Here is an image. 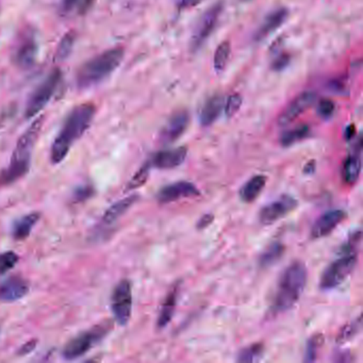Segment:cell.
<instances>
[{"instance_id":"cell-1","label":"cell","mask_w":363,"mask_h":363,"mask_svg":"<svg viewBox=\"0 0 363 363\" xmlns=\"http://www.w3.org/2000/svg\"><path fill=\"white\" fill-rule=\"evenodd\" d=\"M95 111L93 104H83L69 112L52 145L50 161L52 164H59L64 160L71 146L89 129Z\"/></svg>"},{"instance_id":"cell-2","label":"cell","mask_w":363,"mask_h":363,"mask_svg":"<svg viewBox=\"0 0 363 363\" xmlns=\"http://www.w3.org/2000/svg\"><path fill=\"white\" fill-rule=\"evenodd\" d=\"M44 124V116H38L16 143L9 166L0 173V185H9L29 172L32 150Z\"/></svg>"},{"instance_id":"cell-3","label":"cell","mask_w":363,"mask_h":363,"mask_svg":"<svg viewBox=\"0 0 363 363\" xmlns=\"http://www.w3.org/2000/svg\"><path fill=\"white\" fill-rule=\"evenodd\" d=\"M307 277V268L299 261H295L285 269L279 279L278 287L273 301V313H283L299 301L305 290Z\"/></svg>"},{"instance_id":"cell-4","label":"cell","mask_w":363,"mask_h":363,"mask_svg":"<svg viewBox=\"0 0 363 363\" xmlns=\"http://www.w3.org/2000/svg\"><path fill=\"white\" fill-rule=\"evenodd\" d=\"M125 56L122 47H115L90 59L77 73V85L81 89L94 87L113 74Z\"/></svg>"},{"instance_id":"cell-5","label":"cell","mask_w":363,"mask_h":363,"mask_svg":"<svg viewBox=\"0 0 363 363\" xmlns=\"http://www.w3.org/2000/svg\"><path fill=\"white\" fill-rule=\"evenodd\" d=\"M113 323L111 321L103 322L99 325L91 328L87 332H83L71 339V341L65 346L63 350V357L66 360H75L79 357L83 356L92 350L111 332Z\"/></svg>"},{"instance_id":"cell-6","label":"cell","mask_w":363,"mask_h":363,"mask_svg":"<svg viewBox=\"0 0 363 363\" xmlns=\"http://www.w3.org/2000/svg\"><path fill=\"white\" fill-rule=\"evenodd\" d=\"M62 80V71L56 69L50 71V75L32 92L26 106L25 116L32 118L38 115L47 104L50 103L52 96L56 93L59 85Z\"/></svg>"},{"instance_id":"cell-7","label":"cell","mask_w":363,"mask_h":363,"mask_svg":"<svg viewBox=\"0 0 363 363\" xmlns=\"http://www.w3.org/2000/svg\"><path fill=\"white\" fill-rule=\"evenodd\" d=\"M357 263V255H343L330 263L320 279V287L329 291L343 283L352 274Z\"/></svg>"},{"instance_id":"cell-8","label":"cell","mask_w":363,"mask_h":363,"mask_svg":"<svg viewBox=\"0 0 363 363\" xmlns=\"http://www.w3.org/2000/svg\"><path fill=\"white\" fill-rule=\"evenodd\" d=\"M224 11V3L223 1H218V3L212 5L205 13L201 15L199 18V22L195 26L194 31H193V36H192L191 43V50L192 52H197L205 44L206 41L211 36L212 32L219 22L220 17H221L222 13Z\"/></svg>"},{"instance_id":"cell-9","label":"cell","mask_w":363,"mask_h":363,"mask_svg":"<svg viewBox=\"0 0 363 363\" xmlns=\"http://www.w3.org/2000/svg\"><path fill=\"white\" fill-rule=\"evenodd\" d=\"M112 311L114 319L120 325H127L132 312L131 283L127 279L120 280L114 287L112 293Z\"/></svg>"},{"instance_id":"cell-10","label":"cell","mask_w":363,"mask_h":363,"mask_svg":"<svg viewBox=\"0 0 363 363\" xmlns=\"http://www.w3.org/2000/svg\"><path fill=\"white\" fill-rule=\"evenodd\" d=\"M297 207V201L290 195H283L277 201L269 204L261 209L259 221L262 225H272L280 221Z\"/></svg>"},{"instance_id":"cell-11","label":"cell","mask_w":363,"mask_h":363,"mask_svg":"<svg viewBox=\"0 0 363 363\" xmlns=\"http://www.w3.org/2000/svg\"><path fill=\"white\" fill-rule=\"evenodd\" d=\"M199 191L194 183L189 181H177L159 190L157 199L161 204L174 203L181 199L199 197Z\"/></svg>"},{"instance_id":"cell-12","label":"cell","mask_w":363,"mask_h":363,"mask_svg":"<svg viewBox=\"0 0 363 363\" xmlns=\"http://www.w3.org/2000/svg\"><path fill=\"white\" fill-rule=\"evenodd\" d=\"M317 99V95L313 92H304L297 99H293L285 111L279 116L278 123L281 126H287L297 120L306 110L309 109Z\"/></svg>"},{"instance_id":"cell-13","label":"cell","mask_w":363,"mask_h":363,"mask_svg":"<svg viewBox=\"0 0 363 363\" xmlns=\"http://www.w3.org/2000/svg\"><path fill=\"white\" fill-rule=\"evenodd\" d=\"M190 123V115L185 110L175 112L167 120L166 125L161 131L160 138L164 144H171L180 138L187 129Z\"/></svg>"},{"instance_id":"cell-14","label":"cell","mask_w":363,"mask_h":363,"mask_svg":"<svg viewBox=\"0 0 363 363\" xmlns=\"http://www.w3.org/2000/svg\"><path fill=\"white\" fill-rule=\"evenodd\" d=\"M346 213L343 210H332L320 216L311 229L312 239H321L332 234L342 222L346 220Z\"/></svg>"},{"instance_id":"cell-15","label":"cell","mask_w":363,"mask_h":363,"mask_svg":"<svg viewBox=\"0 0 363 363\" xmlns=\"http://www.w3.org/2000/svg\"><path fill=\"white\" fill-rule=\"evenodd\" d=\"M29 292V283L22 277H11L0 283V301L12 303L18 301Z\"/></svg>"},{"instance_id":"cell-16","label":"cell","mask_w":363,"mask_h":363,"mask_svg":"<svg viewBox=\"0 0 363 363\" xmlns=\"http://www.w3.org/2000/svg\"><path fill=\"white\" fill-rule=\"evenodd\" d=\"M187 156V148H177L173 150H162L157 152L150 164L160 169H172L183 164Z\"/></svg>"},{"instance_id":"cell-17","label":"cell","mask_w":363,"mask_h":363,"mask_svg":"<svg viewBox=\"0 0 363 363\" xmlns=\"http://www.w3.org/2000/svg\"><path fill=\"white\" fill-rule=\"evenodd\" d=\"M361 148H362V142L359 138L358 142L355 144L354 150L350 152L342 165V178L348 185H354L360 176Z\"/></svg>"},{"instance_id":"cell-18","label":"cell","mask_w":363,"mask_h":363,"mask_svg":"<svg viewBox=\"0 0 363 363\" xmlns=\"http://www.w3.org/2000/svg\"><path fill=\"white\" fill-rule=\"evenodd\" d=\"M289 11L285 8H278L271 12L263 20L259 29L255 34L256 41H263L271 34H274L277 29L283 26V22L287 20Z\"/></svg>"},{"instance_id":"cell-19","label":"cell","mask_w":363,"mask_h":363,"mask_svg":"<svg viewBox=\"0 0 363 363\" xmlns=\"http://www.w3.org/2000/svg\"><path fill=\"white\" fill-rule=\"evenodd\" d=\"M36 43L32 36H26L18 45L17 50L14 54V61L22 69L31 66L36 60Z\"/></svg>"},{"instance_id":"cell-20","label":"cell","mask_w":363,"mask_h":363,"mask_svg":"<svg viewBox=\"0 0 363 363\" xmlns=\"http://www.w3.org/2000/svg\"><path fill=\"white\" fill-rule=\"evenodd\" d=\"M223 109V96L214 95L210 97V99L206 101L203 108H201V115H199V120H201V125L205 126V127L212 125V124L218 120V118H219Z\"/></svg>"},{"instance_id":"cell-21","label":"cell","mask_w":363,"mask_h":363,"mask_svg":"<svg viewBox=\"0 0 363 363\" xmlns=\"http://www.w3.org/2000/svg\"><path fill=\"white\" fill-rule=\"evenodd\" d=\"M138 199H140L138 195L132 194L112 205L104 214L103 220H101L104 225H112V224L115 223L138 201Z\"/></svg>"},{"instance_id":"cell-22","label":"cell","mask_w":363,"mask_h":363,"mask_svg":"<svg viewBox=\"0 0 363 363\" xmlns=\"http://www.w3.org/2000/svg\"><path fill=\"white\" fill-rule=\"evenodd\" d=\"M266 181H268V178L264 175H256V176L252 177L243 187H241L240 192H239L240 199L244 203L248 204L256 201L261 194V192L264 189Z\"/></svg>"},{"instance_id":"cell-23","label":"cell","mask_w":363,"mask_h":363,"mask_svg":"<svg viewBox=\"0 0 363 363\" xmlns=\"http://www.w3.org/2000/svg\"><path fill=\"white\" fill-rule=\"evenodd\" d=\"M178 285H175L165 299L162 307H161L160 314H159L157 326L159 329H163L165 326L169 325L172 321L173 315H174L175 309L177 306V299H178Z\"/></svg>"},{"instance_id":"cell-24","label":"cell","mask_w":363,"mask_h":363,"mask_svg":"<svg viewBox=\"0 0 363 363\" xmlns=\"http://www.w3.org/2000/svg\"><path fill=\"white\" fill-rule=\"evenodd\" d=\"M40 220V213H30L22 216L13 224L12 228V236L15 240L22 241L29 236L34 226Z\"/></svg>"},{"instance_id":"cell-25","label":"cell","mask_w":363,"mask_h":363,"mask_svg":"<svg viewBox=\"0 0 363 363\" xmlns=\"http://www.w3.org/2000/svg\"><path fill=\"white\" fill-rule=\"evenodd\" d=\"M95 0H62L61 12L66 16H83L93 7Z\"/></svg>"},{"instance_id":"cell-26","label":"cell","mask_w":363,"mask_h":363,"mask_svg":"<svg viewBox=\"0 0 363 363\" xmlns=\"http://www.w3.org/2000/svg\"><path fill=\"white\" fill-rule=\"evenodd\" d=\"M310 128L307 125H299L293 129L283 132L280 138V143L283 148H290L297 143L301 142L309 136Z\"/></svg>"},{"instance_id":"cell-27","label":"cell","mask_w":363,"mask_h":363,"mask_svg":"<svg viewBox=\"0 0 363 363\" xmlns=\"http://www.w3.org/2000/svg\"><path fill=\"white\" fill-rule=\"evenodd\" d=\"M285 248L281 243H273L261 254L259 263L262 268H269L280 260L285 254Z\"/></svg>"},{"instance_id":"cell-28","label":"cell","mask_w":363,"mask_h":363,"mask_svg":"<svg viewBox=\"0 0 363 363\" xmlns=\"http://www.w3.org/2000/svg\"><path fill=\"white\" fill-rule=\"evenodd\" d=\"M230 52H232V47L229 42H223L216 48L214 55V69L218 73H221L225 69L229 60Z\"/></svg>"},{"instance_id":"cell-29","label":"cell","mask_w":363,"mask_h":363,"mask_svg":"<svg viewBox=\"0 0 363 363\" xmlns=\"http://www.w3.org/2000/svg\"><path fill=\"white\" fill-rule=\"evenodd\" d=\"M264 348L262 344H252L250 348H243L239 353L236 361L238 362H256L262 358Z\"/></svg>"},{"instance_id":"cell-30","label":"cell","mask_w":363,"mask_h":363,"mask_svg":"<svg viewBox=\"0 0 363 363\" xmlns=\"http://www.w3.org/2000/svg\"><path fill=\"white\" fill-rule=\"evenodd\" d=\"M76 34L74 32H69L63 36L57 50L56 58L58 61H64L71 55L74 47Z\"/></svg>"},{"instance_id":"cell-31","label":"cell","mask_w":363,"mask_h":363,"mask_svg":"<svg viewBox=\"0 0 363 363\" xmlns=\"http://www.w3.org/2000/svg\"><path fill=\"white\" fill-rule=\"evenodd\" d=\"M150 165L152 164L148 161L138 169V172L134 174L131 180L128 183L127 191H134V190L138 189V187L145 185V183L148 181V177H150Z\"/></svg>"},{"instance_id":"cell-32","label":"cell","mask_w":363,"mask_h":363,"mask_svg":"<svg viewBox=\"0 0 363 363\" xmlns=\"http://www.w3.org/2000/svg\"><path fill=\"white\" fill-rule=\"evenodd\" d=\"M360 328L361 320L360 318H359L357 321L352 322V323L348 324V325L342 328L341 332H340V334L336 336V342L343 344L346 343V342L350 341V340H352V339L360 332Z\"/></svg>"},{"instance_id":"cell-33","label":"cell","mask_w":363,"mask_h":363,"mask_svg":"<svg viewBox=\"0 0 363 363\" xmlns=\"http://www.w3.org/2000/svg\"><path fill=\"white\" fill-rule=\"evenodd\" d=\"M361 243V232H354L352 236L348 238L346 243L342 245L340 250V256L343 255H357L358 254V248Z\"/></svg>"},{"instance_id":"cell-34","label":"cell","mask_w":363,"mask_h":363,"mask_svg":"<svg viewBox=\"0 0 363 363\" xmlns=\"http://www.w3.org/2000/svg\"><path fill=\"white\" fill-rule=\"evenodd\" d=\"M18 259L20 257L12 250L0 254V276L12 270L17 264Z\"/></svg>"},{"instance_id":"cell-35","label":"cell","mask_w":363,"mask_h":363,"mask_svg":"<svg viewBox=\"0 0 363 363\" xmlns=\"http://www.w3.org/2000/svg\"><path fill=\"white\" fill-rule=\"evenodd\" d=\"M322 343H323V336L320 334L311 336L307 344V350H306V362H313L317 360L318 348L322 346Z\"/></svg>"},{"instance_id":"cell-36","label":"cell","mask_w":363,"mask_h":363,"mask_svg":"<svg viewBox=\"0 0 363 363\" xmlns=\"http://www.w3.org/2000/svg\"><path fill=\"white\" fill-rule=\"evenodd\" d=\"M242 96L240 94H234L227 99L225 105V113L227 118H232L242 106Z\"/></svg>"},{"instance_id":"cell-37","label":"cell","mask_w":363,"mask_h":363,"mask_svg":"<svg viewBox=\"0 0 363 363\" xmlns=\"http://www.w3.org/2000/svg\"><path fill=\"white\" fill-rule=\"evenodd\" d=\"M336 110L334 101L330 99H322L318 106V113L323 118H329Z\"/></svg>"},{"instance_id":"cell-38","label":"cell","mask_w":363,"mask_h":363,"mask_svg":"<svg viewBox=\"0 0 363 363\" xmlns=\"http://www.w3.org/2000/svg\"><path fill=\"white\" fill-rule=\"evenodd\" d=\"M291 62V57L287 54H281L273 61L272 69L276 71H283Z\"/></svg>"},{"instance_id":"cell-39","label":"cell","mask_w":363,"mask_h":363,"mask_svg":"<svg viewBox=\"0 0 363 363\" xmlns=\"http://www.w3.org/2000/svg\"><path fill=\"white\" fill-rule=\"evenodd\" d=\"M213 221V214H205V215L201 216V220L197 222V229H205V228H207L208 226L211 225L212 222Z\"/></svg>"},{"instance_id":"cell-40","label":"cell","mask_w":363,"mask_h":363,"mask_svg":"<svg viewBox=\"0 0 363 363\" xmlns=\"http://www.w3.org/2000/svg\"><path fill=\"white\" fill-rule=\"evenodd\" d=\"M204 0H178V7L183 10L191 9V8L197 7Z\"/></svg>"},{"instance_id":"cell-41","label":"cell","mask_w":363,"mask_h":363,"mask_svg":"<svg viewBox=\"0 0 363 363\" xmlns=\"http://www.w3.org/2000/svg\"><path fill=\"white\" fill-rule=\"evenodd\" d=\"M93 193V190L89 187H85L83 189L77 190L76 193H75V197H76V201H83V199H87L90 195H92Z\"/></svg>"},{"instance_id":"cell-42","label":"cell","mask_w":363,"mask_h":363,"mask_svg":"<svg viewBox=\"0 0 363 363\" xmlns=\"http://www.w3.org/2000/svg\"><path fill=\"white\" fill-rule=\"evenodd\" d=\"M36 348V340H31L28 343L24 344L20 350V355H26L31 353Z\"/></svg>"},{"instance_id":"cell-43","label":"cell","mask_w":363,"mask_h":363,"mask_svg":"<svg viewBox=\"0 0 363 363\" xmlns=\"http://www.w3.org/2000/svg\"><path fill=\"white\" fill-rule=\"evenodd\" d=\"M314 171H315V162H314V161H310V162L307 163L306 166L304 167V172H305V174H312Z\"/></svg>"},{"instance_id":"cell-44","label":"cell","mask_w":363,"mask_h":363,"mask_svg":"<svg viewBox=\"0 0 363 363\" xmlns=\"http://www.w3.org/2000/svg\"><path fill=\"white\" fill-rule=\"evenodd\" d=\"M355 134H356V128L352 125L350 126V127L346 128L344 136H346V140H350V138H354Z\"/></svg>"},{"instance_id":"cell-45","label":"cell","mask_w":363,"mask_h":363,"mask_svg":"<svg viewBox=\"0 0 363 363\" xmlns=\"http://www.w3.org/2000/svg\"><path fill=\"white\" fill-rule=\"evenodd\" d=\"M242 1H248V0H242Z\"/></svg>"}]
</instances>
